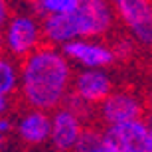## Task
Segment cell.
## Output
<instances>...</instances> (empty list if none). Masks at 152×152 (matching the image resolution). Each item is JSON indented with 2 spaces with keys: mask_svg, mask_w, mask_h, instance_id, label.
<instances>
[{
  "mask_svg": "<svg viewBox=\"0 0 152 152\" xmlns=\"http://www.w3.org/2000/svg\"><path fill=\"white\" fill-rule=\"evenodd\" d=\"M75 65L61 48L51 44L39 45L36 51L20 59V91L22 105L44 111H56L73 91Z\"/></svg>",
  "mask_w": 152,
  "mask_h": 152,
  "instance_id": "obj_1",
  "label": "cell"
},
{
  "mask_svg": "<svg viewBox=\"0 0 152 152\" xmlns=\"http://www.w3.org/2000/svg\"><path fill=\"white\" fill-rule=\"evenodd\" d=\"M44 44V22L32 6L14 10L2 24V51L16 59H24Z\"/></svg>",
  "mask_w": 152,
  "mask_h": 152,
  "instance_id": "obj_2",
  "label": "cell"
},
{
  "mask_svg": "<svg viewBox=\"0 0 152 152\" xmlns=\"http://www.w3.org/2000/svg\"><path fill=\"white\" fill-rule=\"evenodd\" d=\"M71 20L77 38H107L118 24L113 0H81Z\"/></svg>",
  "mask_w": 152,
  "mask_h": 152,
  "instance_id": "obj_3",
  "label": "cell"
},
{
  "mask_svg": "<svg viewBox=\"0 0 152 152\" xmlns=\"http://www.w3.org/2000/svg\"><path fill=\"white\" fill-rule=\"evenodd\" d=\"M118 24L142 50L152 51V0H113Z\"/></svg>",
  "mask_w": 152,
  "mask_h": 152,
  "instance_id": "obj_4",
  "label": "cell"
},
{
  "mask_svg": "<svg viewBox=\"0 0 152 152\" xmlns=\"http://www.w3.org/2000/svg\"><path fill=\"white\" fill-rule=\"evenodd\" d=\"M61 50L77 69H111L118 61L113 44L105 42V38H75L61 45Z\"/></svg>",
  "mask_w": 152,
  "mask_h": 152,
  "instance_id": "obj_5",
  "label": "cell"
},
{
  "mask_svg": "<svg viewBox=\"0 0 152 152\" xmlns=\"http://www.w3.org/2000/svg\"><path fill=\"white\" fill-rule=\"evenodd\" d=\"M144 115H146V103L132 89H115L95 109V118L101 123V126L142 118Z\"/></svg>",
  "mask_w": 152,
  "mask_h": 152,
  "instance_id": "obj_6",
  "label": "cell"
},
{
  "mask_svg": "<svg viewBox=\"0 0 152 152\" xmlns=\"http://www.w3.org/2000/svg\"><path fill=\"white\" fill-rule=\"evenodd\" d=\"M51 113L44 109L26 107L14 115V138L24 148L50 146Z\"/></svg>",
  "mask_w": 152,
  "mask_h": 152,
  "instance_id": "obj_7",
  "label": "cell"
},
{
  "mask_svg": "<svg viewBox=\"0 0 152 152\" xmlns=\"http://www.w3.org/2000/svg\"><path fill=\"white\" fill-rule=\"evenodd\" d=\"M148 130L150 121H146L144 117L103 126L105 152H144Z\"/></svg>",
  "mask_w": 152,
  "mask_h": 152,
  "instance_id": "obj_8",
  "label": "cell"
},
{
  "mask_svg": "<svg viewBox=\"0 0 152 152\" xmlns=\"http://www.w3.org/2000/svg\"><path fill=\"white\" fill-rule=\"evenodd\" d=\"M87 126L81 115H77L67 105L57 107L51 111V134H50V148L57 152H71L77 148L81 132Z\"/></svg>",
  "mask_w": 152,
  "mask_h": 152,
  "instance_id": "obj_9",
  "label": "cell"
},
{
  "mask_svg": "<svg viewBox=\"0 0 152 152\" xmlns=\"http://www.w3.org/2000/svg\"><path fill=\"white\" fill-rule=\"evenodd\" d=\"M115 89H117L115 79L109 73V69L89 67V69H77L75 71L71 93L97 109V105L105 101Z\"/></svg>",
  "mask_w": 152,
  "mask_h": 152,
  "instance_id": "obj_10",
  "label": "cell"
},
{
  "mask_svg": "<svg viewBox=\"0 0 152 152\" xmlns=\"http://www.w3.org/2000/svg\"><path fill=\"white\" fill-rule=\"evenodd\" d=\"M20 59L4 53L0 59V95H18L20 91Z\"/></svg>",
  "mask_w": 152,
  "mask_h": 152,
  "instance_id": "obj_11",
  "label": "cell"
},
{
  "mask_svg": "<svg viewBox=\"0 0 152 152\" xmlns=\"http://www.w3.org/2000/svg\"><path fill=\"white\" fill-rule=\"evenodd\" d=\"M79 2L81 0H30V6L39 18H48L57 14H71Z\"/></svg>",
  "mask_w": 152,
  "mask_h": 152,
  "instance_id": "obj_12",
  "label": "cell"
},
{
  "mask_svg": "<svg viewBox=\"0 0 152 152\" xmlns=\"http://www.w3.org/2000/svg\"><path fill=\"white\" fill-rule=\"evenodd\" d=\"M75 150L77 152H105L103 129H97V126H85Z\"/></svg>",
  "mask_w": 152,
  "mask_h": 152,
  "instance_id": "obj_13",
  "label": "cell"
},
{
  "mask_svg": "<svg viewBox=\"0 0 152 152\" xmlns=\"http://www.w3.org/2000/svg\"><path fill=\"white\" fill-rule=\"evenodd\" d=\"M111 44H113V50H115V53H117V59H118V61H126V59H130V57L134 56L136 48H140L130 34L117 36Z\"/></svg>",
  "mask_w": 152,
  "mask_h": 152,
  "instance_id": "obj_14",
  "label": "cell"
},
{
  "mask_svg": "<svg viewBox=\"0 0 152 152\" xmlns=\"http://www.w3.org/2000/svg\"><path fill=\"white\" fill-rule=\"evenodd\" d=\"M14 134V117L12 115H2L0 117V140H2V148H6L8 136Z\"/></svg>",
  "mask_w": 152,
  "mask_h": 152,
  "instance_id": "obj_15",
  "label": "cell"
},
{
  "mask_svg": "<svg viewBox=\"0 0 152 152\" xmlns=\"http://www.w3.org/2000/svg\"><path fill=\"white\" fill-rule=\"evenodd\" d=\"M14 103L10 95H0V115H12Z\"/></svg>",
  "mask_w": 152,
  "mask_h": 152,
  "instance_id": "obj_16",
  "label": "cell"
},
{
  "mask_svg": "<svg viewBox=\"0 0 152 152\" xmlns=\"http://www.w3.org/2000/svg\"><path fill=\"white\" fill-rule=\"evenodd\" d=\"M12 12H14V8L10 10V0H0V24H4Z\"/></svg>",
  "mask_w": 152,
  "mask_h": 152,
  "instance_id": "obj_17",
  "label": "cell"
},
{
  "mask_svg": "<svg viewBox=\"0 0 152 152\" xmlns=\"http://www.w3.org/2000/svg\"><path fill=\"white\" fill-rule=\"evenodd\" d=\"M144 103H146V117H148V121L152 123V89L146 93V97H144Z\"/></svg>",
  "mask_w": 152,
  "mask_h": 152,
  "instance_id": "obj_18",
  "label": "cell"
},
{
  "mask_svg": "<svg viewBox=\"0 0 152 152\" xmlns=\"http://www.w3.org/2000/svg\"><path fill=\"white\" fill-rule=\"evenodd\" d=\"M144 152H152V123H150V130H148V138H146V148Z\"/></svg>",
  "mask_w": 152,
  "mask_h": 152,
  "instance_id": "obj_19",
  "label": "cell"
},
{
  "mask_svg": "<svg viewBox=\"0 0 152 152\" xmlns=\"http://www.w3.org/2000/svg\"><path fill=\"white\" fill-rule=\"evenodd\" d=\"M28 2H30V0H28Z\"/></svg>",
  "mask_w": 152,
  "mask_h": 152,
  "instance_id": "obj_20",
  "label": "cell"
}]
</instances>
